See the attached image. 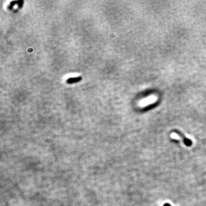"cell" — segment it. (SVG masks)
Here are the masks:
<instances>
[{"label":"cell","instance_id":"cell-1","mask_svg":"<svg viewBox=\"0 0 206 206\" xmlns=\"http://www.w3.org/2000/svg\"><path fill=\"white\" fill-rule=\"evenodd\" d=\"M156 100V97L155 96H151V97H149L148 98L145 99L144 100H143L142 103H141V105H147L148 104H149L151 103H152L153 102H154Z\"/></svg>","mask_w":206,"mask_h":206},{"label":"cell","instance_id":"cell-2","mask_svg":"<svg viewBox=\"0 0 206 206\" xmlns=\"http://www.w3.org/2000/svg\"><path fill=\"white\" fill-rule=\"evenodd\" d=\"M82 80V78L81 77H71L70 79H68L67 80V83L68 84H73L76 83L77 82H79Z\"/></svg>","mask_w":206,"mask_h":206}]
</instances>
